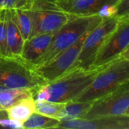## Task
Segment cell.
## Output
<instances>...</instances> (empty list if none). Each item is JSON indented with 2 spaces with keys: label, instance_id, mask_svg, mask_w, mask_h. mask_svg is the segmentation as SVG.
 Segmentation results:
<instances>
[{
  "label": "cell",
  "instance_id": "obj_1",
  "mask_svg": "<svg viewBox=\"0 0 129 129\" xmlns=\"http://www.w3.org/2000/svg\"><path fill=\"white\" fill-rule=\"evenodd\" d=\"M102 67H74L54 80L41 85L35 91L33 98L60 103L73 101L91 84Z\"/></svg>",
  "mask_w": 129,
  "mask_h": 129
},
{
  "label": "cell",
  "instance_id": "obj_2",
  "mask_svg": "<svg viewBox=\"0 0 129 129\" xmlns=\"http://www.w3.org/2000/svg\"><path fill=\"white\" fill-rule=\"evenodd\" d=\"M101 19L98 14L88 16L71 15L69 20L54 33L48 48L41 57L31 64L32 67H39L54 58L59 53L77 42L86 32L96 26Z\"/></svg>",
  "mask_w": 129,
  "mask_h": 129
},
{
  "label": "cell",
  "instance_id": "obj_3",
  "mask_svg": "<svg viewBox=\"0 0 129 129\" xmlns=\"http://www.w3.org/2000/svg\"><path fill=\"white\" fill-rule=\"evenodd\" d=\"M129 81V60L119 57L103 67L91 84L73 101H94Z\"/></svg>",
  "mask_w": 129,
  "mask_h": 129
},
{
  "label": "cell",
  "instance_id": "obj_4",
  "mask_svg": "<svg viewBox=\"0 0 129 129\" xmlns=\"http://www.w3.org/2000/svg\"><path fill=\"white\" fill-rule=\"evenodd\" d=\"M45 82L21 57L0 56V86L30 88L35 91Z\"/></svg>",
  "mask_w": 129,
  "mask_h": 129
},
{
  "label": "cell",
  "instance_id": "obj_5",
  "mask_svg": "<svg viewBox=\"0 0 129 129\" xmlns=\"http://www.w3.org/2000/svg\"><path fill=\"white\" fill-rule=\"evenodd\" d=\"M26 9L31 20L29 38L40 34L54 33L71 17L44 0H34Z\"/></svg>",
  "mask_w": 129,
  "mask_h": 129
},
{
  "label": "cell",
  "instance_id": "obj_6",
  "mask_svg": "<svg viewBox=\"0 0 129 129\" xmlns=\"http://www.w3.org/2000/svg\"><path fill=\"white\" fill-rule=\"evenodd\" d=\"M129 47V17L119 19L116 28L106 39L95 54L90 67L106 66L120 57L121 53Z\"/></svg>",
  "mask_w": 129,
  "mask_h": 129
},
{
  "label": "cell",
  "instance_id": "obj_7",
  "mask_svg": "<svg viewBox=\"0 0 129 129\" xmlns=\"http://www.w3.org/2000/svg\"><path fill=\"white\" fill-rule=\"evenodd\" d=\"M129 116L128 82L92 102L83 118Z\"/></svg>",
  "mask_w": 129,
  "mask_h": 129
},
{
  "label": "cell",
  "instance_id": "obj_8",
  "mask_svg": "<svg viewBox=\"0 0 129 129\" xmlns=\"http://www.w3.org/2000/svg\"><path fill=\"white\" fill-rule=\"evenodd\" d=\"M91 30L86 32L73 45L59 53L47 63L39 67H33L36 74L39 76L45 83H47L54 80L69 70L74 67L83 42Z\"/></svg>",
  "mask_w": 129,
  "mask_h": 129
},
{
  "label": "cell",
  "instance_id": "obj_9",
  "mask_svg": "<svg viewBox=\"0 0 129 129\" xmlns=\"http://www.w3.org/2000/svg\"><path fill=\"white\" fill-rule=\"evenodd\" d=\"M118 23L119 18L116 16L101 19L100 23L86 36L75 67L83 68L90 67L95 54L108 36L116 28Z\"/></svg>",
  "mask_w": 129,
  "mask_h": 129
},
{
  "label": "cell",
  "instance_id": "obj_10",
  "mask_svg": "<svg viewBox=\"0 0 129 129\" xmlns=\"http://www.w3.org/2000/svg\"><path fill=\"white\" fill-rule=\"evenodd\" d=\"M57 128L129 129V116L80 118L60 122Z\"/></svg>",
  "mask_w": 129,
  "mask_h": 129
},
{
  "label": "cell",
  "instance_id": "obj_11",
  "mask_svg": "<svg viewBox=\"0 0 129 129\" xmlns=\"http://www.w3.org/2000/svg\"><path fill=\"white\" fill-rule=\"evenodd\" d=\"M70 15L88 16L98 14L107 5L116 4L117 0H44Z\"/></svg>",
  "mask_w": 129,
  "mask_h": 129
},
{
  "label": "cell",
  "instance_id": "obj_12",
  "mask_svg": "<svg viewBox=\"0 0 129 129\" xmlns=\"http://www.w3.org/2000/svg\"><path fill=\"white\" fill-rule=\"evenodd\" d=\"M24 41L14 20L11 10L6 9L5 56L20 57Z\"/></svg>",
  "mask_w": 129,
  "mask_h": 129
},
{
  "label": "cell",
  "instance_id": "obj_13",
  "mask_svg": "<svg viewBox=\"0 0 129 129\" xmlns=\"http://www.w3.org/2000/svg\"><path fill=\"white\" fill-rule=\"evenodd\" d=\"M53 35L54 33L40 34L26 40L23 43L20 57L31 65L46 51Z\"/></svg>",
  "mask_w": 129,
  "mask_h": 129
},
{
  "label": "cell",
  "instance_id": "obj_14",
  "mask_svg": "<svg viewBox=\"0 0 129 129\" xmlns=\"http://www.w3.org/2000/svg\"><path fill=\"white\" fill-rule=\"evenodd\" d=\"M5 111L8 118L23 122L35 112V100L33 97L20 99Z\"/></svg>",
  "mask_w": 129,
  "mask_h": 129
},
{
  "label": "cell",
  "instance_id": "obj_15",
  "mask_svg": "<svg viewBox=\"0 0 129 129\" xmlns=\"http://www.w3.org/2000/svg\"><path fill=\"white\" fill-rule=\"evenodd\" d=\"M35 91L30 88H8L0 90V111H5L17 101L33 97Z\"/></svg>",
  "mask_w": 129,
  "mask_h": 129
},
{
  "label": "cell",
  "instance_id": "obj_16",
  "mask_svg": "<svg viewBox=\"0 0 129 129\" xmlns=\"http://www.w3.org/2000/svg\"><path fill=\"white\" fill-rule=\"evenodd\" d=\"M93 101H70L65 105L59 116L60 122H65L72 119L83 118Z\"/></svg>",
  "mask_w": 129,
  "mask_h": 129
},
{
  "label": "cell",
  "instance_id": "obj_17",
  "mask_svg": "<svg viewBox=\"0 0 129 129\" xmlns=\"http://www.w3.org/2000/svg\"><path fill=\"white\" fill-rule=\"evenodd\" d=\"M60 120L34 112L23 122V128L48 129L57 128Z\"/></svg>",
  "mask_w": 129,
  "mask_h": 129
},
{
  "label": "cell",
  "instance_id": "obj_18",
  "mask_svg": "<svg viewBox=\"0 0 129 129\" xmlns=\"http://www.w3.org/2000/svg\"><path fill=\"white\" fill-rule=\"evenodd\" d=\"M14 20L20 30L23 41L29 38L31 33V20L26 8L11 9Z\"/></svg>",
  "mask_w": 129,
  "mask_h": 129
},
{
  "label": "cell",
  "instance_id": "obj_19",
  "mask_svg": "<svg viewBox=\"0 0 129 129\" xmlns=\"http://www.w3.org/2000/svg\"><path fill=\"white\" fill-rule=\"evenodd\" d=\"M65 105V103L48 101H35V112L57 119Z\"/></svg>",
  "mask_w": 129,
  "mask_h": 129
},
{
  "label": "cell",
  "instance_id": "obj_20",
  "mask_svg": "<svg viewBox=\"0 0 129 129\" xmlns=\"http://www.w3.org/2000/svg\"><path fill=\"white\" fill-rule=\"evenodd\" d=\"M6 9L0 8V56H5Z\"/></svg>",
  "mask_w": 129,
  "mask_h": 129
},
{
  "label": "cell",
  "instance_id": "obj_21",
  "mask_svg": "<svg viewBox=\"0 0 129 129\" xmlns=\"http://www.w3.org/2000/svg\"><path fill=\"white\" fill-rule=\"evenodd\" d=\"M34 0H0V8H28Z\"/></svg>",
  "mask_w": 129,
  "mask_h": 129
},
{
  "label": "cell",
  "instance_id": "obj_22",
  "mask_svg": "<svg viewBox=\"0 0 129 129\" xmlns=\"http://www.w3.org/2000/svg\"><path fill=\"white\" fill-rule=\"evenodd\" d=\"M116 8V17L119 19L129 17V0H117Z\"/></svg>",
  "mask_w": 129,
  "mask_h": 129
},
{
  "label": "cell",
  "instance_id": "obj_23",
  "mask_svg": "<svg viewBox=\"0 0 129 129\" xmlns=\"http://www.w3.org/2000/svg\"><path fill=\"white\" fill-rule=\"evenodd\" d=\"M0 126L8 128H23V122L9 118H0Z\"/></svg>",
  "mask_w": 129,
  "mask_h": 129
}]
</instances>
